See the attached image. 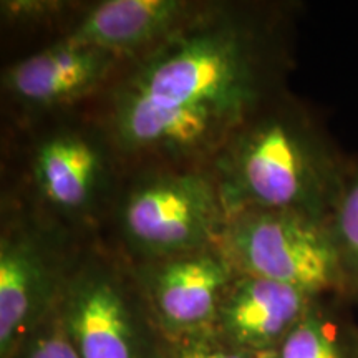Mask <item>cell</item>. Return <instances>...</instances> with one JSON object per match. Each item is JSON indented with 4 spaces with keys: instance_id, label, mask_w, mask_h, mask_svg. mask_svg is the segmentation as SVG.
Here are the masks:
<instances>
[{
    "instance_id": "obj_2",
    "label": "cell",
    "mask_w": 358,
    "mask_h": 358,
    "mask_svg": "<svg viewBox=\"0 0 358 358\" xmlns=\"http://www.w3.org/2000/svg\"><path fill=\"white\" fill-rule=\"evenodd\" d=\"M3 129L0 199L78 243L100 239L128 166L92 108L7 120Z\"/></svg>"
},
{
    "instance_id": "obj_4",
    "label": "cell",
    "mask_w": 358,
    "mask_h": 358,
    "mask_svg": "<svg viewBox=\"0 0 358 358\" xmlns=\"http://www.w3.org/2000/svg\"><path fill=\"white\" fill-rule=\"evenodd\" d=\"M227 224L211 166H129L103 239L129 262L219 244Z\"/></svg>"
},
{
    "instance_id": "obj_16",
    "label": "cell",
    "mask_w": 358,
    "mask_h": 358,
    "mask_svg": "<svg viewBox=\"0 0 358 358\" xmlns=\"http://www.w3.org/2000/svg\"><path fill=\"white\" fill-rule=\"evenodd\" d=\"M166 358H262L239 348L214 329L166 338Z\"/></svg>"
},
{
    "instance_id": "obj_9",
    "label": "cell",
    "mask_w": 358,
    "mask_h": 358,
    "mask_svg": "<svg viewBox=\"0 0 358 358\" xmlns=\"http://www.w3.org/2000/svg\"><path fill=\"white\" fill-rule=\"evenodd\" d=\"M131 266L166 338L213 329L222 295L237 274L221 244Z\"/></svg>"
},
{
    "instance_id": "obj_10",
    "label": "cell",
    "mask_w": 358,
    "mask_h": 358,
    "mask_svg": "<svg viewBox=\"0 0 358 358\" xmlns=\"http://www.w3.org/2000/svg\"><path fill=\"white\" fill-rule=\"evenodd\" d=\"M315 299L292 285L237 272L222 295L213 329L245 352L275 358Z\"/></svg>"
},
{
    "instance_id": "obj_7",
    "label": "cell",
    "mask_w": 358,
    "mask_h": 358,
    "mask_svg": "<svg viewBox=\"0 0 358 358\" xmlns=\"http://www.w3.org/2000/svg\"><path fill=\"white\" fill-rule=\"evenodd\" d=\"M219 244L237 272L292 285L312 297L345 301L327 219L290 211H243L227 217Z\"/></svg>"
},
{
    "instance_id": "obj_13",
    "label": "cell",
    "mask_w": 358,
    "mask_h": 358,
    "mask_svg": "<svg viewBox=\"0 0 358 358\" xmlns=\"http://www.w3.org/2000/svg\"><path fill=\"white\" fill-rule=\"evenodd\" d=\"M329 224L342 267L345 301L358 303V156L350 159Z\"/></svg>"
},
{
    "instance_id": "obj_1",
    "label": "cell",
    "mask_w": 358,
    "mask_h": 358,
    "mask_svg": "<svg viewBox=\"0 0 358 358\" xmlns=\"http://www.w3.org/2000/svg\"><path fill=\"white\" fill-rule=\"evenodd\" d=\"M297 3L208 0L128 58L90 108L127 166H209L256 111L289 90Z\"/></svg>"
},
{
    "instance_id": "obj_6",
    "label": "cell",
    "mask_w": 358,
    "mask_h": 358,
    "mask_svg": "<svg viewBox=\"0 0 358 358\" xmlns=\"http://www.w3.org/2000/svg\"><path fill=\"white\" fill-rule=\"evenodd\" d=\"M83 245L0 199V358L58 307Z\"/></svg>"
},
{
    "instance_id": "obj_11",
    "label": "cell",
    "mask_w": 358,
    "mask_h": 358,
    "mask_svg": "<svg viewBox=\"0 0 358 358\" xmlns=\"http://www.w3.org/2000/svg\"><path fill=\"white\" fill-rule=\"evenodd\" d=\"M208 0H98L85 6L65 34L71 42L138 57L187 24Z\"/></svg>"
},
{
    "instance_id": "obj_14",
    "label": "cell",
    "mask_w": 358,
    "mask_h": 358,
    "mask_svg": "<svg viewBox=\"0 0 358 358\" xmlns=\"http://www.w3.org/2000/svg\"><path fill=\"white\" fill-rule=\"evenodd\" d=\"M83 6L85 2L73 0H2L0 20L13 32H47L55 34V38L60 40L77 20Z\"/></svg>"
},
{
    "instance_id": "obj_8",
    "label": "cell",
    "mask_w": 358,
    "mask_h": 358,
    "mask_svg": "<svg viewBox=\"0 0 358 358\" xmlns=\"http://www.w3.org/2000/svg\"><path fill=\"white\" fill-rule=\"evenodd\" d=\"M113 52L60 38L6 66L0 77L3 115L30 120L87 106L123 65Z\"/></svg>"
},
{
    "instance_id": "obj_3",
    "label": "cell",
    "mask_w": 358,
    "mask_h": 358,
    "mask_svg": "<svg viewBox=\"0 0 358 358\" xmlns=\"http://www.w3.org/2000/svg\"><path fill=\"white\" fill-rule=\"evenodd\" d=\"M350 159L315 113L285 90L232 134L209 166L227 217L262 209L329 221Z\"/></svg>"
},
{
    "instance_id": "obj_5",
    "label": "cell",
    "mask_w": 358,
    "mask_h": 358,
    "mask_svg": "<svg viewBox=\"0 0 358 358\" xmlns=\"http://www.w3.org/2000/svg\"><path fill=\"white\" fill-rule=\"evenodd\" d=\"M58 312L80 358H166L131 262L103 237L80 250Z\"/></svg>"
},
{
    "instance_id": "obj_12",
    "label": "cell",
    "mask_w": 358,
    "mask_h": 358,
    "mask_svg": "<svg viewBox=\"0 0 358 358\" xmlns=\"http://www.w3.org/2000/svg\"><path fill=\"white\" fill-rule=\"evenodd\" d=\"M338 297H319L295 325L275 358H358V329Z\"/></svg>"
},
{
    "instance_id": "obj_15",
    "label": "cell",
    "mask_w": 358,
    "mask_h": 358,
    "mask_svg": "<svg viewBox=\"0 0 358 358\" xmlns=\"http://www.w3.org/2000/svg\"><path fill=\"white\" fill-rule=\"evenodd\" d=\"M12 358H80L58 307L17 347Z\"/></svg>"
}]
</instances>
